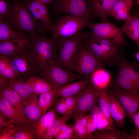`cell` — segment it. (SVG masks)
Returning <instances> with one entry per match:
<instances>
[{"mask_svg": "<svg viewBox=\"0 0 139 139\" xmlns=\"http://www.w3.org/2000/svg\"><path fill=\"white\" fill-rule=\"evenodd\" d=\"M12 9L10 17L6 21L14 29L30 35L33 39L46 35L47 30L44 25L31 14L21 0H10Z\"/></svg>", "mask_w": 139, "mask_h": 139, "instance_id": "6da1fadb", "label": "cell"}, {"mask_svg": "<svg viewBox=\"0 0 139 139\" xmlns=\"http://www.w3.org/2000/svg\"><path fill=\"white\" fill-rule=\"evenodd\" d=\"M83 44L88 48L103 66L118 65L124 56V46L105 38H94L88 37Z\"/></svg>", "mask_w": 139, "mask_h": 139, "instance_id": "7a4b0ae2", "label": "cell"}, {"mask_svg": "<svg viewBox=\"0 0 139 139\" xmlns=\"http://www.w3.org/2000/svg\"><path fill=\"white\" fill-rule=\"evenodd\" d=\"M27 48L40 67L42 74L47 70L49 61L56 59L59 47L55 38L48 39L45 36L40 35L33 39Z\"/></svg>", "mask_w": 139, "mask_h": 139, "instance_id": "3957f363", "label": "cell"}, {"mask_svg": "<svg viewBox=\"0 0 139 139\" xmlns=\"http://www.w3.org/2000/svg\"><path fill=\"white\" fill-rule=\"evenodd\" d=\"M88 36V32H81L70 38H54L58 44V52L56 59L58 65L63 69L73 72L71 68L73 61L84 40Z\"/></svg>", "mask_w": 139, "mask_h": 139, "instance_id": "277c9868", "label": "cell"}, {"mask_svg": "<svg viewBox=\"0 0 139 139\" xmlns=\"http://www.w3.org/2000/svg\"><path fill=\"white\" fill-rule=\"evenodd\" d=\"M8 57L17 79L27 81L32 76L42 77L41 71L27 47L14 55Z\"/></svg>", "mask_w": 139, "mask_h": 139, "instance_id": "5b68a950", "label": "cell"}, {"mask_svg": "<svg viewBox=\"0 0 139 139\" xmlns=\"http://www.w3.org/2000/svg\"><path fill=\"white\" fill-rule=\"evenodd\" d=\"M90 22L82 17L67 14L58 17L54 29L52 32V37L67 38L79 32Z\"/></svg>", "mask_w": 139, "mask_h": 139, "instance_id": "8992f818", "label": "cell"}, {"mask_svg": "<svg viewBox=\"0 0 139 139\" xmlns=\"http://www.w3.org/2000/svg\"><path fill=\"white\" fill-rule=\"evenodd\" d=\"M103 66L90 50L83 44L72 63V72H76L88 81L94 71Z\"/></svg>", "mask_w": 139, "mask_h": 139, "instance_id": "52a82bcc", "label": "cell"}, {"mask_svg": "<svg viewBox=\"0 0 139 139\" xmlns=\"http://www.w3.org/2000/svg\"><path fill=\"white\" fill-rule=\"evenodd\" d=\"M42 77L49 82L57 91L75 81L84 79L77 73L68 71L60 67L57 63L56 59L49 61L47 69L42 73Z\"/></svg>", "mask_w": 139, "mask_h": 139, "instance_id": "ba28073f", "label": "cell"}, {"mask_svg": "<svg viewBox=\"0 0 139 139\" xmlns=\"http://www.w3.org/2000/svg\"><path fill=\"white\" fill-rule=\"evenodd\" d=\"M52 2L50 9L55 13H65L89 21L92 18L88 0H55Z\"/></svg>", "mask_w": 139, "mask_h": 139, "instance_id": "9c48e42d", "label": "cell"}, {"mask_svg": "<svg viewBox=\"0 0 139 139\" xmlns=\"http://www.w3.org/2000/svg\"><path fill=\"white\" fill-rule=\"evenodd\" d=\"M87 26L92 30L88 32L90 38L109 39L124 47L128 45L121 30L111 23L107 22L96 23L89 22Z\"/></svg>", "mask_w": 139, "mask_h": 139, "instance_id": "30bf717a", "label": "cell"}, {"mask_svg": "<svg viewBox=\"0 0 139 139\" xmlns=\"http://www.w3.org/2000/svg\"><path fill=\"white\" fill-rule=\"evenodd\" d=\"M98 91L89 83L78 94L77 103L73 116L84 115L86 112L96 106L98 101Z\"/></svg>", "mask_w": 139, "mask_h": 139, "instance_id": "8fae6325", "label": "cell"}, {"mask_svg": "<svg viewBox=\"0 0 139 139\" xmlns=\"http://www.w3.org/2000/svg\"><path fill=\"white\" fill-rule=\"evenodd\" d=\"M107 92L118 100L130 118L139 109V92H128L115 87H112Z\"/></svg>", "mask_w": 139, "mask_h": 139, "instance_id": "7c38bea8", "label": "cell"}, {"mask_svg": "<svg viewBox=\"0 0 139 139\" xmlns=\"http://www.w3.org/2000/svg\"><path fill=\"white\" fill-rule=\"evenodd\" d=\"M36 20L41 23L47 30L52 32L55 23L52 21L46 5L38 0H21Z\"/></svg>", "mask_w": 139, "mask_h": 139, "instance_id": "4fadbf2b", "label": "cell"}, {"mask_svg": "<svg viewBox=\"0 0 139 139\" xmlns=\"http://www.w3.org/2000/svg\"><path fill=\"white\" fill-rule=\"evenodd\" d=\"M33 38L29 34L0 41V55L10 57L27 47Z\"/></svg>", "mask_w": 139, "mask_h": 139, "instance_id": "5bb4252c", "label": "cell"}, {"mask_svg": "<svg viewBox=\"0 0 139 139\" xmlns=\"http://www.w3.org/2000/svg\"><path fill=\"white\" fill-rule=\"evenodd\" d=\"M105 67L101 66L95 70L89 80V83L98 90L108 91L112 86V75Z\"/></svg>", "mask_w": 139, "mask_h": 139, "instance_id": "9a60e30c", "label": "cell"}, {"mask_svg": "<svg viewBox=\"0 0 139 139\" xmlns=\"http://www.w3.org/2000/svg\"><path fill=\"white\" fill-rule=\"evenodd\" d=\"M0 114L13 121L17 127L21 128L29 126L26 119L17 110L0 96Z\"/></svg>", "mask_w": 139, "mask_h": 139, "instance_id": "2e32d148", "label": "cell"}, {"mask_svg": "<svg viewBox=\"0 0 139 139\" xmlns=\"http://www.w3.org/2000/svg\"><path fill=\"white\" fill-rule=\"evenodd\" d=\"M119 0H88L92 18L100 19L107 22L109 13L115 4Z\"/></svg>", "mask_w": 139, "mask_h": 139, "instance_id": "e0dca14e", "label": "cell"}, {"mask_svg": "<svg viewBox=\"0 0 139 139\" xmlns=\"http://www.w3.org/2000/svg\"><path fill=\"white\" fill-rule=\"evenodd\" d=\"M38 94L24 103V113L27 123L29 125L34 124L43 115L38 103Z\"/></svg>", "mask_w": 139, "mask_h": 139, "instance_id": "ac0fdd59", "label": "cell"}, {"mask_svg": "<svg viewBox=\"0 0 139 139\" xmlns=\"http://www.w3.org/2000/svg\"><path fill=\"white\" fill-rule=\"evenodd\" d=\"M120 30L139 46V11L133 15H130Z\"/></svg>", "mask_w": 139, "mask_h": 139, "instance_id": "d6986e66", "label": "cell"}, {"mask_svg": "<svg viewBox=\"0 0 139 139\" xmlns=\"http://www.w3.org/2000/svg\"><path fill=\"white\" fill-rule=\"evenodd\" d=\"M0 96L18 110L26 118L24 113L23 101L18 93L8 84H0Z\"/></svg>", "mask_w": 139, "mask_h": 139, "instance_id": "ffe728a7", "label": "cell"}, {"mask_svg": "<svg viewBox=\"0 0 139 139\" xmlns=\"http://www.w3.org/2000/svg\"><path fill=\"white\" fill-rule=\"evenodd\" d=\"M108 94L111 105V117L119 128H124L125 119L128 115L127 112L115 97L111 94Z\"/></svg>", "mask_w": 139, "mask_h": 139, "instance_id": "44dd1931", "label": "cell"}, {"mask_svg": "<svg viewBox=\"0 0 139 139\" xmlns=\"http://www.w3.org/2000/svg\"><path fill=\"white\" fill-rule=\"evenodd\" d=\"M8 85L18 93L23 103L31 99L36 94L30 84L27 81L21 79L14 80L11 82Z\"/></svg>", "mask_w": 139, "mask_h": 139, "instance_id": "7402d4cb", "label": "cell"}, {"mask_svg": "<svg viewBox=\"0 0 139 139\" xmlns=\"http://www.w3.org/2000/svg\"><path fill=\"white\" fill-rule=\"evenodd\" d=\"M133 0H119L114 6L109 16H111L118 20L125 21L130 15Z\"/></svg>", "mask_w": 139, "mask_h": 139, "instance_id": "603a6c76", "label": "cell"}, {"mask_svg": "<svg viewBox=\"0 0 139 139\" xmlns=\"http://www.w3.org/2000/svg\"><path fill=\"white\" fill-rule=\"evenodd\" d=\"M118 65L119 69L117 75L131 81L139 88V73L124 56L120 59Z\"/></svg>", "mask_w": 139, "mask_h": 139, "instance_id": "cb8c5ba5", "label": "cell"}, {"mask_svg": "<svg viewBox=\"0 0 139 139\" xmlns=\"http://www.w3.org/2000/svg\"><path fill=\"white\" fill-rule=\"evenodd\" d=\"M55 112L54 108L50 109L32 125L34 129L36 139H42V136L55 117Z\"/></svg>", "mask_w": 139, "mask_h": 139, "instance_id": "d4e9b609", "label": "cell"}, {"mask_svg": "<svg viewBox=\"0 0 139 139\" xmlns=\"http://www.w3.org/2000/svg\"><path fill=\"white\" fill-rule=\"evenodd\" d=\"M89 81L86 79L72 82L61 87L57 91L58 96L65 97L76 95L88 85Z\"/></svg>", "mask_w": 139, "mask_h": 139, "instance_id": "484cf974", "label": "cell"}, {"mask_svg": "<svg viewBox=\"0 0 139 139\" xmlns=\"http://www.w3.org/2000/svg\"><path fill=\"white\" fill-rule=\"evenodd\" d=\"M17 79V75L11 66L8 57L0 55V84H9Z\"/></svg>", "mask_w": 139, "mask_h": 139, "instance_id": "4316f807", "label": "cell"}, {"mask_svg": "<svg viewBox=\"0 0 139 139\" xmlns=\"http://www.w3.org/2000/svg\"><path fill=\"white\" fill-rule=\"evenodd\" d=\"M73 112H71L60 116L56 113L54 119L42 136V139H53L66 121L73 116Z\"/></svg>", "mask_w": 139, "mask_h": 139, "instance_id": "83f0119b", "label": "cell"}, {"mask_svg": "<svg viewBox=\"0 0 139 139\" xmlns=\"http://www.w3.org/2000/svg\"><path fill=\"white\" fill-rule=\"evenodd\" d=\"M27 81L32 86L35 93L38 95L54 89L53 85L49 82L39 76H32Z\"/></svg>", "mask_w": 139, "mask_h": 139, "instance_id": "f1b7e54d", "label": "cell"}, {"mask_svg": "<svg viewBox=\"0 0 139 139\" xmlns=\"http://www.w3.org/2000/svg\"><path fill=\"white\" fill-rule=\"evenodd\" d=\"M98 101L99 107L105 117L110 126L114 125V121L111 115V108L110 101L107 91L98 90Z\"/></svg>", "mask_w": 139, "mask_h": 139, "instance_id": "f546056e", "label": "cell"}, {"mask_svg": "<svg viewBox=\"0 0 139 139\" xmlns=\"http://www.w3.org/2000/svg\"><path fill=\"white\" fill-rule=\"evenodd\" d=\"M28 34L13 29L4 18L0 17V41L13 39Z\"/></svg>", "mask_w": 139, "mask_h": 139, "instance_id": "4dcf8cb0", "label": "cell"}, {"mask_svg": "<svg viewBox=\"0 0 139 139\" xmlns=\"http://www.w3.org/2000/svg\"><path fill=\"white\" fill-rule=\"evenodd\" d=\"M57 96V91L55 89L40 94L38 102L43 115L47 112L54 102Z\"/></svg>", "mask_w": 139, "mask_h": 139, "instance_id": "1f68e13d", "label": "cell"}, {"mask_svg": "<svg viewBox=\"0 0 139 139\" xmlns=\"http://www.w3.org/2000/svg\"><path fill=\"white\" fill-rule=\"evenodd\" d=\"M89 139H122L119 130L116 129L114 125L110 129L102 132L95 130L92 133Z\"/></svg>", "mask_w": 139, "mask_h": 139, "instance_id": "d6a6232c", "label": "cell"}, {"mask_svg": "<svg viewBox=\"0 0 139 139\" xmlns=\"http://www.w3.org/2000/svg\"><path fill=\"white\" fill-rule=\"evenodd\" d=\"M111 87L119 88L130 92H139V88L132 82L117 75L113 81Z\"/></svg>", "mask_w": 139, "mask_h": 139, "instance_id": "836d02e7", "label": "cell"}, {"mask_svg": "<svg viewBox=\"0 0 139 139\" xmlns=\"http://www.w3.org/2000/svg\"><path fill=\"white\" fill-rule=\"evenodd\" d=\"M15 139H36L34 129L33 125L23 128L18 127L14 133Z\"/></svg>", "mask_w": 139, "mask_h": 139, "instance_id": "e575fe53", "label": "cell"}, {"mask_svg": "<svg viewBox=\"0 0 139 139\" xmlns=\"http://www.w3.org/2000/svg\"><path fill=\"white\" fill-rule=\"evenodd\" d=\"M91 110L86 126L88 132L90 134L97 130L98 124L97 107Z\"/></svg>", "mask_w": 139, "mask_h": 139, "instance_id": "d590c367", "label": "cell"}, {"mask_svg": "<svg viewBox=\"0 0 139 139\" xmlns=\"http://www.w3.org/2000/svg\"><path fill=\"white\" fill-rule=\"evenodd\" d=\"M18 127L12 121L8 126L0 129V139H15L14 133Z\"/></svg>", "mask_w": 139, "mask_h": 139, "instance_id": "8d00e7d4", "label": "cell"}, {"mask_svg": "<svg viewBox=\"0 0 139 139\" xmlns=\"http://www.w3.org/2000/svg\"><path fill=\"white\" fill-rule=\"evenodd\" d=\"M97 113L98 119V124L97 130L102 132L109 130L114 125L110 126L105 117L100 107H97Z\"/></svg>", "mask_w": 139, "mask_h": 139, "instance_id": "74e56055", "label": "cell"}, {"mask_svg": "<svg viewBox=\"0 0 139 139\" xmlns=\"http://www.w3.org/2000/svg\"><path fill=\"white\" fill-rule=\"evenodd\" d=\"M12 9L10 0H0V17L7 21L10 17Z\"/></svg>", "mask_w": 139, "mask_h": 139, "instance_id": "f35d334b", "label": "cell"}, {"mask_svg": "<svg viewBox=\"0 0 139 139\" xmlns=\"http://www.w3.org/2000/svg\"><path fill=\"white\" fill-rule=\"evenodd\" d=\"M78 94L74 96L62 97L66 106L70 112H74L77 103Z\"/></svg>", "mask_w": 139, "mask_h": 139, "instance_id": "ab89813d", "label": "cell"}, {"mask_svg": "<svg viewBox=\"0 0 139 139\" xmlns=\"http://www.w3.org/2000/svg\"><path fill=\"white\" fill-rule=\"evenodd\" d=\"M75 123L73 125L74 130H76L82 126L86 127L89 116L84 115H79L74 116Z\"/></svg>", "mask_w": 139, "mask_h": 139, "instance_id": "60d3db41", "label": "cell"}, {"mask_svg": "<svg viewBox=\"0 0 139 139\" xmlns=\"http://www.w3.org/2000/svg\"><path fill=\"white\" fill-rule=\"evenodd\" d=\"M54 109L55 111L62 115L73 112H70L68 110L62 97L56 102Z\"/></svg>", "mask_w": 139, "mask_h": 139, "instance_id": "b9f144b4", "label": "cell"}, {"mask_svg": "<svg viewBox=\"0 0 139 139\" xmlns=\"http://www.w3.org/2000/svg\"><path fill=\"white\" fill-rule=\"evenodd\" d=\"M76 139H89L91 134H89L86 127H81L74 132Z\"/></svg>", "mask_w": 139, "mask_h": 139, "instance_id": "7bdbcfd3", "label": "cell"}, {"mask_svg": "<svg viewBox=\"0 0 139 139\" xmlns=\"http://www.w3.org/2000/svg\"><path fill=\"white\" fill-rule=\"evenodd\" d=\"M132 121L134 124L135 128L131 132L133 134L139 133V111H138L133 115L132 118Z\"/></svg>", "mask_w": 139, "mask_h": 139, "instance_id": "ee69618b", "label": "cell"}, {"mask_svg": "<svg viewBox=\"0 0 139 139\" xmlns=\"http://www.w3.org/2000/svg\"><path fill=\"white\" fill-rule=\"evenodd\" d=\"M54 137L57 139H76L74 132H67L61 134H57Z\"/></svg>", "mask_w": 139, "mask_h": 139, "instance_id": "f6af8a7d", "label": "cell"}, {"mask_svg": "<svg viewBox=\"0 0 139 139\" xmlns=\"http://www.w3.org/2000/svg\"><path fill=\"white\" fill-rule=\"evenodd\" d=\"M121 134L122 139H139V133L129 135L123 131L121 132Z\"/></svg>", "mask_w": 139, "mask_h": 139, "instance_id": "bcb514c9", "label": "cell"}, {"mask_svg": "<svg viewBox=\"0 0 139 139\" xmlns=\"http://www.w3.org/2000/svg\"><path fill=\"white\" fill-rule=\"evenodd\" d=\"M6 117L4 115L0 114V129L6 127L12 121L10 120H7Z\"/></svg>", "mask_w": 139, "mask_h": 139, "instance_id": "7dc6e473", "label": "cell"}, {"mask_svg": "<svg viewBox=\"0 0 139 139\" xmlns=\"http://www.w3.org/2000/svg\"><path fill=\"white\" fill-rule=\"evenodd\" d=\"M44 4L46 5L47 4L52 2L54 0H38Z\"/></svg>", "mask_w": 139, "mask_h": 139, "instance_id": "c3c4849f", "label": "cell"}, {"mask_svg": "<svg viewBox=\"0 0 139 139\" xmlns=\"http://www.w3.org/2000/svg\"><path fill=\"white\" fill-rule=\"evenodd\" d=\"M135 55L136 59L139 62V51L135 54Z\"/></svg>", "mask_w": 139, "mask_h": 139, "instance_id": "681fc988", "label": "cell"}, {"mask_svg": "<svg viewBox=\"0 0 139 139\" xmlns=\"http://www.w3.org/2000/svg\"><path fill=\"white\" fill-rule=\"evenodd\" d=\"M139 5V0H137L136 2L134 5Z\"/></svg>", "mask_w": 139, "mask_h": 139, "instance_id": "f907efd6", "label": "cell"}]
</instances>
